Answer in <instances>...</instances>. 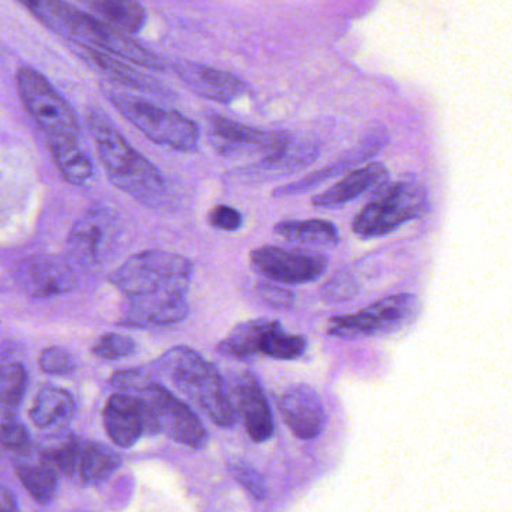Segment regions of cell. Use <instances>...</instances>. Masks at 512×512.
Returning a JSON list of instances; mask_svg holds the SVG:
<instances>
[{"label":"cell","instance_id":"cell-1","mask_svg":"<svg viewBox=\"0 0 512 512\" xmlns=\"http://www.w3.org/2000/svg\"><path fill=\"white\" fill-rule=\"evenodd\" d=\"M88 124L112 184L145 205H160L166 199L167 185L157 167L137 152L100 110L89 112Z\"/></svg>","mask_w":512,"mask_h":512},{"label":"cell","instance_id":"cell-2","mask_svg":"<svg viewBox=\"0 0 512 512\" xmlns=\"http://www.w3.org/2000/svg\"><path fill=\"white\" fill-rule=\"evenodd\" d=\"M158 370L218 427L232 428L238 421L224 377L196 350L187 346L167 350Z\"/></svg>","mask_w":512,"mask_h":512},{"label":"cell","instance_id":"cell-3","mask_svg":"<svg viewBox=\"0 0 512 512\" xmlns=\"http://www.w3.org/2000/svg\"><path fill=\"white\" fill-rule=\"evenodd\" d=\"M428 209L430 199L424 185L413 176H401L377 188L370 202L353 220V233L362 239L380 238L424 217Z\"/></svg>","mask_w":512,"mask_h":512},{"label":"cell","instance_id":"cell-4","mask_svg":"<svg viewBox=\"0 0 512 512\" xmlns=\"http://www.w3.org/2000/svg\"><path fill=\"white\" fill-rule=\"evenodd\" d=\"M193 263L167 251H142L119 266L110 283L127 298L152 295H188Z\"/></svg>","mask_w":512,"mask_h":512},{"label":"cell","instance_id":"cell-5","mask_svg":"<svg viewBox=\"0 0 512 512\" xmlns=\"http://www.w3.org/2000/svg\"><path fill=\"white\" fill-rule=\"evenodd\" d=\"M104 94L121 115L157 145L179 152H194L199 148V127L181 113L115 89H104Z\"/></svg>","mask_w":512,"mask_h":512},{"label":"cell","instance_id":"cell-6","mask_svg":"<svg viewBox=\"0 0 512 512\" xmlns=\"http://www.w3.org/2000/svg\"><path fill=\"white\" fill-rule=\"evenodd\" d=\"M421 314V301L412 293H398L374 302L359 313L329 320L328 335L338 340L382 337L409 328Z\"/></svg>","mask_w":512,"mask_h":512},{"label":"cell","instance_id":"cell-7","mask_svg":"<svg viewBox=\"0 0 512 512\" xmlns=\"http://www.w3.org/2000/svg\"><path fill=\"white\" fill-rule=\"evenodd\" d=\"M17 88L23 106L35 124L50 140L82 139L79 118L71 104L53 88L52 83L31 67H23L17 74Z\"/></svg>","mask_w":512,"mask_h":512},{"label":"cell","instance_id":"cell-8","mask_svg":"<svg viewBox=\"0 0 512 512\" xmlns=\"http://www.w3.org/2000/svg\"><path fill=\"white\" fill-rule=\"evenodd\" d=\"M64 38L74 41L79 47L101 50L148 70H166V62L160 56L128 37L127 32L76 8L71 10Z\"/></svg>","mask_w":512,"mask_h":512},{"label":"cell","instance_id":"cell-9","mask_svg":"<svg viewBox=\"0 0 512 512\" xmlns=\"http://www.w3.org/2000/svg\"><path fill=\"white\" fill-rule=\"evenodd\" d=\"M250 262L254 271L266 280L290 286L314 283L329 268V259L325 254L278 245H263L251 251Z\"/></svg>","mask_w":512,"mask_h":512},{"label":"cell","instance_id":"cell-10","mask_svg":"<svg viewBox=\"0 0 512 512\" xmlns=\"http://www.w3.org/2000/svg\"><path fill=\"white\" fill-rule=\"evenodd\" d=\"M137 395L148 401L158 433L166 434L188 448L202 449L206 446L209 436L205 425L194 410L166 386L151 379Z\"/></svg>","mask_w":512,"mask_h":512},{"label":"cell","instance_id":"cell-11","mask_svg":"<svg viewBox=\"0 0 512 512\" xmlns=\"http://www.w3.org/2000/svg\"><path fill=\"white\" fill-rule=\"evenodd\" d=\"M211 142L218 154L227 158L251 157V155L280 154L292 145L289 134L257 130L223 116L209 118Z\"/></svg>","mask_w":512,"mask_h":512},{"label":"cell","instance_id":"cell-12","mask_svg":"<svg viewBox=\"0 0 512 512\" xmlns=\"http://www.w3.org/2000/svg\"><path fill=\"white\" fill-rule=\"evenodd\" d=\"M119 224L107 209H92L76 221L68 235V253L82 266L106 262L118 239Z\"/></svg>","mask_w":512,"mask_h":512},{"label":"cell","instance_id":"cell-13","mask_svg":"<svg viewBox=\"0 0 512 512\" xmlns=\"http://www.w3.org/2000/svg\"><path fill=\"white\" fill-rule=\"evenodd\" d=\"M103 422L107 436L119 448H133L145 434H158L151 407L142 395L113 394L104 407Z\"/></svg>","mask_w":512,"mask_h":512},{"label":"cell","instance_id":"cell-14","mask_svg":"<svg viewBox=\"0 0 512 512\" xmlns=\"http://www.w3.org/2000/svg\"><path fill=\"white\" fill-rule=\"evenodd\" d=\"M14 281L32 298L67 295L76 286L70 263L56 256H34L23 260L14 269Z\"/></svg>","mask_w":512,"mask_h":512},{"label":"cell","instance_id":"cell-15","mask_svg":"<svg viewBox=\"0 0 512 512\" xmlns=\"http://www.w3.org/2000/svg\"><path fill=\"white\" fill-rule=\"evenodd\" d=\"M233 407L253 442L265 443L274 436V418L259 379L250 371L232 380Z\"/></svg>","mask_w":512,"mask_h":512},{"label":"cell","instance_id":"cell-16","mask_svg":"<svg viewBox=\"0 0 512 512\" xmlns=\"http://www.w3.org/2000/svg\"><path fill=\"white\" fill-rule=\"evenodd\" d=\"M287 427L301 440H313L326 427V410L319 392L307 383L290 386L278 400Z\"/></svg>","mask_w":512,"mask_h":512},{"label":"cell","instance_id":"cell-17","mask_svg":"<svg viewBox=\"0 0 512 512\" xmlns=\"http://www.w3.org/2000/svg\"><path fill=\"white\" fill-rule=\"evenodd\" d=\"M190 313L187 295H152L128 298L119 325L130 328H169L184 322Z\"/></svg>","mask_w":512,"mask_h":512},{"label":"cell","instance_id":"cell-18","mask_svg":"<svg viewBox=\"0 0 512 512\" xmlns=\"http://www.w3.org/2000/svg\"><path fill=\"white\" fill-rule=\"evenodd\" d=\"M175 70L179 79L194 94L206 98V100L229 104L248 92L247 83L227 71L191 64V62H182V64L176 65Z\"/></svg>","mask_w":512,"mask_h":512},{"label":"cell","instance_id":"cell-19","mask_svg":"<svg viewBox=\"0 0 512 512\" xmlns=\"http://www.w3.org/2000/svg\"><path fill=\"white\" fill-rule=\"evenodd\" d=\"M389 181V172L382 163H371L347 173L340 182L313 197L314 208L338 209L358 197L376 191Z\"/></svg>","mask_w":512,"mask_h":512},{"label":"cell","instance_id":"cell-20","mask_svg":"<svg viewBox=\"0 0 512 512\" xmlns=\"http://www.w3.org/2000/svg\"><path fill=\"white\" fill-rule=\"evenodd\" d=\"M385 143V131L377 130L376 133H371L370 137L362 140L352 151L347 152L337 163L325 167V169L320 170V172L311 173L307 178L299 179L298 182H292V184L277 188L272 196L289 197L307 193L308 190H313L317 185L323 184V182L329 181V179L335 178V176L353 169L356 164L362 163V161L367 160V158L373 157V155H376L377 152L383 148Z\"/></svg>","mask_w":512,"mask_h":512},{"label":"cell","instance_id":"cell-21","mask_svg":"<svg viewBox=\"0 0 512 512\" xmlns=\"http://www.w3.org/2000/svg\"><path fill=\"white\" fill-rule=\"evenodd\" d=\"M317 151L313 146H289L280 154L268 155L262 161L235 172V179L244 182H266L292 175L316 160Z\"/></svg>","mask_w":512,"mask_h":512},{"label":"cell","instance_id":"cell-22","mask_svg":"<svg viewBox=\"0 0 512 512\" xmlns=\"http://www.w3.org/2000/svg\"><path fill=\"white\" fill-rule=\"evenodd\" d=\"M280 326L281 323L278 320L268 319V317L239 323L224 340L220 341L218 352L236 361H248L262 353L265 338Z\"/></svg>","mask_w":512,"mask_h":512},{"label":"cell","instance_id":"cell-23","mask_svg":"<svg viewBox=\"0 0 512 512\" xmlns=\"http://www.w3.org/2000/svg\"><path fill=\"white\" fill-rule=\"evenodd\" d=\"M82 58L94 68L97 73L109 77L112 82L119 83L125 88H133L136 91L148 92V94H163V88L157 80L145 76L140 71L134 70L130 65L121 62V59L101 50L91 47H80Z\"/></svg>","mask_w":512,"mask_h":512},{"label":"cell","instance_id":"cell-24","mask_svg":"<svg viewBox=\"0 0 512 512\" xmlns=\"http://www.w3.org/2000/svg\"><path fill=\"white\" fill-rule=\"evenodd\" d=\"M76 413V401L70 392L56 386L41 389L29 410L32 422L43 430L64 428Z\"/></svg>","mask_w":512,"mask_h":512},{"label":"cell","instance_id":"cell-25","mask_svg":"<svg viewBox=\"0 0 512 512\" xmlns=\"http://www.w3.org/2000/svg\"><path fill=\"white\" fill-rule=\"evenodd\" d=\"M121 463V457L106 445L80 440L74 479L86 485L101 484L119 469Z\"/></svg>","mask_w":512,"mask_h":512},{"label":"cell","instance_id":"cell-26","mask_svg":"<svg viewBox=\"0 0 512 512\" xmlns=\"http://www.w3.org/2000/svg\"><path fill=\"white\" fill-rule=\"evenodd\" d=\"M17 478L28 491L29 496L47 506L55 500L58 491V473L38 455L37 458H19L14 464Z\"/></svg>","mask_w":512,"mask_h":512},{"label":"cell","instance_id":"cell-27","mask_svg":"<svg viewBox=\"0 0 512 512\" xmlns=\"http://www.w3.org/2000/svg\"><path fill=\"white\" fill-rule=\"evenodd\" d=\"M274 232L286 241L311 247H335L340 242V233L334 223L326 220L281 221Z\"/></svg>","mask_w":512,"mask_h":512},{"label":"cell","instance_id":"cell-28","mask_svg":"<svg viewBox=\"0 0 512 512\" xmlns=\"http://www.w3.org/2000/svg\"><path fill=\"white\" fill-rule=\"evenodd\" d=\"M49 148L65 181L86 185L94 176V164L80 146L79 140H50Z\"/></svg>","mask_w":512,"mask_h":512},{"label":"cell","instance_id":"cell-29","mask_svg":"<svg viewBox=\"0 0 512 512\" xmlns=\"http://www.w3.org/2000/svg\"><path fill=\"white\" fill-rule=\"evenodd\" d=\"M92 11L100 14L107 23L127 34H137L145 26V8L136 0H83Z\"/></svg>","mask_w":512,"mask_h":512},{"label":"cell","instance_id":"cell-30","mask_svg":"<svg viewBox=\"0 0 512 512\" xmlns=\"http://www.w3.org/2000/svg\"><path fill=\"white\" fill-rule=\"evenodd\" d=\"M79 448L80 440L76 434L61 431L43 443L38 455L58 473V476L74 479Z\"/></svg>","mask_w":512,"mask_h":512},{"label":"cell","instance_id":"cell-31","mask_svg":"<svg viewBox=\"0 0 512 512\" xmlns=\"http://www.w3.org/2000/svg\"><path fill=\"white\" fill-rule=\"evenodd\" d=\"M28 388V373L20 362L0 365V415L16 418Z\"/></svg>","mask_w":512,"mask_h":512},{"label":"cell","instance_id":"cell-32","mask_svg":"<svg viewBox=\"0 0 512 512\" xmlns=\"http://www.w3.org/2000/svg\"><path fill=\"white\" fill-rule=\"evenodd\" d=\"M307 340L302 335L284 332L283 326L274 329L262 346V355L277 361H296L307 352Z\"/></svg>","mask_w":512,"mask_h":512},{"label":"cell","instance_id":"cell-33","mask_svg":"<svg viewBox=\"0 0 512 512\" xmlns=\"http://www.w3.org/2000/svg\"><path fill=\"white\" fill-rule=\"evenodd\" d=\"M361 289V284L356 280V275L350 271H340L326 281L325 286L322 287L323 301L329 304H338V302L349 301L355 298Z\"/></svg>","mask_w":512,"mask_h":512},{"label":"cell","instance_id":"cell-34","mask_svg":"<svg viewBox=\"0 0 512 512\" xmlns=\"http://www.w3.org/2000/svg\"><path fill=\"white\" fill-rule=\"evenodd\" d=\"M137 352V343L128 335L122 334H104L100 340L95 343L92 353L98 358L107 359V361H116V359L128 358Z\"/></svg>","mask_w":512,"mask_h":512},{"label":"cell","instance_id":"cell-35","mask_svg":"<svg viewBox=\"0 0 512 512\" xmlns=\"http://www.w3.org/2000/svg\"><path fill=\"white\" fill-rule=\"evenodd\" d=\"M229 469L233 478L250 493L251 497L260 500V502L266 499L268 485H266L265 478L251 464L236 460L229 464Z\"/></svg>","mask_w":512,"mask_h":512},{"label":"cell","instance_id":"cell-36","mask_svg":"<svg viewBox=\"0 0 512 512\" xmlns=\"http://www.w3.org/2000/svg\"><path fill=\"white\" fill-rule=\"evenodd\" d=\"M31 433L16 418L2 419L0 422V448L10 452H28L31 448Z\"/></svg>","mask_w":512,"mask_h":512},{"label":"cell","instance_id":"cell-37","mask_svg":"<svg viewBox=\"0 0 512 512\" xmlns=\"http://www.w3.org/2000/svg\"><path fill=\"white\" fill-rule=\"evenodd\" d=\"M256 293L263 304L274 310L290 311L296 304V295L292 290L272 281H259L256 284Z\"/></svg>","mask_w":512,"mask_h":512},{"label":"cell","instance_id":"cell-38","mask_svg":"<svg viewBox=\"0 0 512 512\" xmlns=\"http://www.w3.org/2000/svg\"><path fill=\"white\" fill-rule=\"evenodd\" d=\"M40 367L44 373L67 376L76 370V361L73 355L62 347H47L41 353Z\"/></svg>","mask_w":512,"mask_h":512},{"label":"cell","instance_id":"cell-39","mask_svg":"<svg viewBox=\"0 0 512 512\" xmlns=\"http://www.w3.org/2000/svg\"><path fill=\"white\" fill-rule=\"evenodd\" d=\"M209 224L221 232H236L242 227V215L232 206L218 205L209 212Z\"/></svg>","mask_w":512,"mask_h":512},{"label":"cell","instance_id":"cell-40","mask_svg":"<svg viewBox=\"0 0 512 512\" xmlns=\"http://www.w3.org/2000/svg\"><path fill=\"white\" fill-rule=\"evenodd\" d=\"M149 380H151V377L143 370H124L113 374L110 383L118 391L137 394L148 385Z\"/></svg>","mask_w":512,"mask_h":512},{"label":"cell","instance_id":"cell-41","mask_svg":"<svg viewBox=\"0 0 512 512\" xmlns=\"http://www.w3.org/2000/svg\"><path fill=\"white\" fill-rule=\"evenodd\" d=\"M17 509H19V505H17L16 497L7 487L0 484V511H17Z\"/></svg>","mask_w":512,"mask_h":512}]
</instances>
